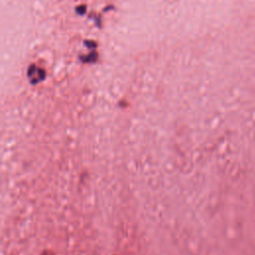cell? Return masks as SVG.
<instances>
[{"label":"cell","mask_w":255,"mask_h":255,"mask_svg":"<svg viewBox=\"0 0 255 255\" xmlns=\"http://www.w3.org/2000/svg\"><path fill=\"white\" fill-rule=\"evenodd\" d=\"M81 61L84 63H94L97 61L98 59V53L93 51L91 52L89 55H85V56H81L80 57Z\"/></svg>","instance_id":"6da1fadb"},{"label":"cell","mask_w":255,"mask_h":255,"mask_svg":"<svg viewBox=\"0 0 255 255\" xmlns=\"http://www.w3.org/2000/svg\"><path fill=\"white\" fill-rule=\"evenodd\" d=\"M37 75H38L39 81L44 80L45 77H46V73H45V71H44L43 69H38V70H37Z\"/></svg>","instance_id":"7a4b0ae2"},{"label":"cell","mask_w":255,"mask_h":255,"mask_svg":"<svg viewBox=\"0 0 255 255\" xmlns=\"http://www.w3.org/2000/svg\"><path fill=\"white\" fill-rule=\"evenodd\" d=\"M37 67L35 66V65H31L30 67H29V69H28V76L29 77H31V76H33L35 73H37Z\"/></svg>","instance_id":"3957f363"},{"label":"cell","mask_w":255,"mask_h":255,"mask_svg":"<svg viewBox=\"0 0 255 255\" xmlns=\"http://www.w3.org/2000/svg\"><path fill=\"white\" fill-rule=\"evenodd\" d=\"M76 11H77V13H78V14L83 15L85 12H86V6H85V5L78 6V7L76 8Z\"/></svg>","instance_id":"277c9868"},{"label":"cell","mask_w":255,"mask_h":255,"mask_svg":"<svg viewBox=\"0 0 255 255\" xmlns=\"http://www.w3.org/2000/svg\"><path fill=\"white\" fill-rule=\"evenodd\" d=\"M84 43H85V45H86L90 49H94V48L97 47V43L94 42V41H85Z\"/></svg>","instance_id":"5b68a950"}]
</instances>
